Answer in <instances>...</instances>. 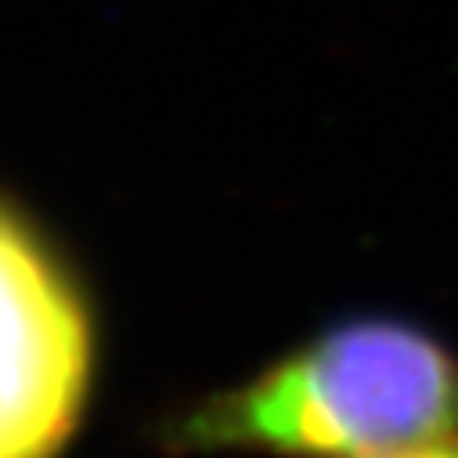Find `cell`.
Here are the masks:
<instances>
[{
  "mask_svg": "<svg viewBox=\"0 0 458 458\" xmlns=\"http://www.w3.org/2000/svg\"><path fill=\"white\" fill-rule=\"evenodd\" d=\"M458 437V354L397 318L332 325L181 411V454L365 458Z\"/></svg>",
  "mask_w": 458,
  "mask_h": 458,
  "instance_id": "cell-1",
  "label": "cell"
},
{
  "mask_svg": "<svg viewBox=\"0 0 458 458\" xmlns=\"http://www.w3.org/2000/svg\"><path fill=\"white\" fill-rule=\"evenodd\" d=\"M94 379L80 285L37 227L0 202V458H55Z\"/></svg>",
  "mask_w": 458,
  "mask_h": 458,
  "instance_id": "cell-2",
  "label": "cell"
},
{
  "mask_svg": "<svg viewBox=\"0 0 458 458\" xmlns=\"http://www.w3.org/2000/svg\"><path fill=\"white\" fill-rule=\"evenodd\" d=\"M365 458H458V437L419 444V447H401V451H383V454H365Z\"/></svg>",
  "mask_w": 458,
  "mask_h": 458,
  "instance_id": "cell-3",
  "label": "cell"
}]
</instances>
